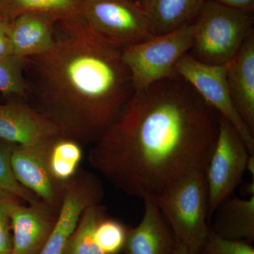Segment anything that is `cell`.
<instances>
[{"instance_id":"obj_12","label":"cell","mask_w":254,"mask_h":254,"mask_svg":"<svg viewBox=\"0 0 254 254\" xmlns=\"http://www.w3.org/2000/svg\"><path fill=\"white\" fill-rule=\"evenodd\" d=\"M58 127L21 98L0 104V138L21 145L46 144L63 136ZM64 136V135H63Z\"/></svg>"},{"instance_id":"obj_8","label":"cell","mask_w":254,"mask_h":254,"mask_svg":"<svg viewBox=\"0 0 254 254\" xmlns=\"http://www.w3.org/2000/svg\"><path fill=\"white\" fill-rule=\"evenodd\" d=\"M175 70L231 124L245 142L249 153L254 155V134L244 123L232 102L227 83V64L201 63L186 54L177 61Z\"/></svg>"},{"instance_id":"obj_25","label":"cell","mask_w":254,"mask_h":254,"mask_svg":"<svg viewBox=\"0 0 254 254\" xmlns=\"http://www.w3.org/2000/svg\"><path fill=\"white\" fill-rule=\"evenodd\" d=\"M9 217L0 209V254H12L13 240Z\"/></svg>"},{"instance_id":"obj_28","label":"cell","mask_w":254,"mask_h":254,"mask_svg":"<svg viewBox=\"0 0 254 254\" xmlns=\"http://www.w3.org/2000/svg\"><path fill=\"white\" fill-rule=\"evenodd\" d=\"M242 192H243V194L248 198L253 196L254 195V180L245 184L242 187Z\"/></svg>"},{"instance_id":"obj_13","label":"cell","mask_w":254,"mask_h":254,"mask_svg":"<svg viewBox=\"0 0 254 254\" xmlns=\"http://www.w3.org/2000/svg\"><path fill=\"white\" fill-rule=\"evenodd\" d=\"M227 83L237 113L254 134V29L227 64Z\"/></svg>"},{"instance_id":"obj_14","label":"cell","mask_w":254,"mask_h":254,"mask_svg":"<svg viewBox=\"0 0 254 254\" xmlns=\"http://www.w3.org/2000/svg\"><path fill=\"white\" fill-rule=\"evenodd\" d=\"M141 221L129 229L125 248L126 254H170L177 242L154 199L146 198Z\"/></svg>"},{"instance_id":"obj_24","label":"cell","mask_w":254,"mask_h":254,"mask_svg":"<svg viewBox=\"0 0 254 254\" xmlns=\"http://www.w3.org/2000/svg\"><path fill=\"white\" fill-rule=\"evenodd\" d=\"M198 254H254V247L252 243L246 241L222 238L210 227Z\"/></svg>"},{"instance_id":"obj_16","label":"cell","mask_w":254,"mask_h":254,"mask_svg":"<svg viewBox=\"0 0 254 254\" xmlns=\"http://www.w3.org/2000/svg\"><path fill=\"white\" fill-rule=\"evenodd\" d=\"M215 233L224 239L254 240V195L247 198L230 196L215 209L213 216Z\"/></svg>"},{"instance_id":"obj_18","label":"cell","mask_w":254,"mask_h":254,"mask_svg":"<svg viewBox=\"0 0 254 254\" xmlns=\"http://www.w3.org/2000/svg\"><path fill=\"white\" fill-rule=\"evenodd\" d=\"M82 147L77 141L63 135L50 143L47 159L55 180L66 185L76 175L83 158Z\"/></svg>"},{"instance_id":"obj_21","label":"cell","mask_w":254,"mask_h":254,"mask_svg":"<svg viewBox=\"0 0 254 254\" xmlns=\"http://www.w3.org/2000/svg\"><path fill=\"white\" fill-rule=\"evenodd\" d=\"M16 145L0 138V198H9L33 206L49 208L16 180L11 163V153Z\"/></svg>"},{"instance_id":"obj_3","label":"cell","mask_w":254,"mask_h":254,"mask_svg":"<svg viewBox=\"0 0 254 254\" xmlns=\"http://www.w3.org/2000/svg\"><path fill=\"white\" fill-rule=\"evenodd\" d=\"M154 200L177 243L198 254L210 228L205 171L189 173Z\"/></svg>"},{"instance_id":"obj_19","label":"cell","mask_w":254,"mask_h":254,"mask_svg":"<svg viewBox=\"0 0 254 254\" xmlns=\"http://www.w3.org/2000/svg\"><path fill=\"white\" fill-rule=\"evenodd\" d=\"M84 0H0V16L11 21L26 12L46 13L58 19L79 14Z\"/></svg>"},{"instance_id":"obj_27","label":"cell","mask_w":254,"mask_h":254,"mask_svg":"<svg viewBox=\"0 0 254 254\" xmlns=\"http://www.w3.org/2000/svg\"><path fill=\"white\" fill-rule=\"evenodd\" d=\"M215 2L232 9L254 12V0H213Z\"/></svg>"},{"instance_id":"obj_22","label":"cell","mask_w":254,"mask_h":254,"mask_svg":"<svg viewBox=\"0 0 254 254\" xmlns=\"http://www.w3.org/2000/svg\"><path fill=\"white\" fill-rule=\"evenodd\" d=\"M23 66L24 59L18 57L0 59V93L9 98L23 100L26 94Z\"/></svg>"},{"instance_id":"obj_20","label":"cell","mask_w":254,"mask_h":254,"mask_svg":"<svg viewBox=\"0 0 254 254\" xmlns=\"http://www.w3.org/2000/svg\"><path fill=\"white\" fill-rule=\"evenodd\" d=\"M106 216L108 214L104 205L88 207L82 213L63 254H105L95 240V230L98 223Z\"/></svg>"},{"instance_id":"obj_26","label":"cell","mask_w":254,"mask_h":254,"mask_svg":"<svg viewBox=\"0 0 254 254\" xmlns=\"http://www.w3.org/2000/svg\"><path fill=\"white\" fill-rule=\"evenodd\" d=\"M10 21L0 16V59L15 56L9 36Z\"/></svg>"},{"instance_id":"obj_15","label":"cell","mask_w":254,"mask_h":254,"mask_svg":"<svg viewBox=\"0 0 254 254\" xmlns=\"http://www.w3.org/2000/svg\"><path fill=\"white\" fill-rule=\"evenodd\" d=\"M58 20L40 12L23 13L11 20L9 36L15 56L26 59L48 51L54 43Z\"/></svg>"},{"instance_id":"obj_31","label":"cell","mask_w":254,"mask_h":254,"mask_svg":"<svg viewBox=\"0 0 254 254\" xmlns=\"http://www.w3.org/2000/svg\"><path fill=\"white\" fill-rule=\"evenodd\" d=\"M137 1H138V2H139L140 4H141L142 6H143V7H144L145 9V5H146L148 0H137Z\"/></svg>"},{"instance_id":"obj_5","label":"cell","mask_w":254,"mask_h":254,"mask_svg":"<svg viewBox=\"0 0 254 254\" xmlns=\"http://www.w3.org/2000/svg\"><path fill=\"white\" fill-rule=\"evenodd\" d=\"M193 23L122 50L135 92L164 78L177 76L175 66L190 53L193 43Z\"/></svg>"},{"instance_id":"obj_9","label":"cell","mask_w":254,"mask_h":254,"mask_svg":"<svg viewBox=\"0 0 254 254\" xmlns=\"http://www.w3.org/2000/svg\"><path fill=\"white\" fill-rule=\"evenodd\" d=\"M103 185L94 174L81 170L66 184L55 226L40 254H63L82 213L103 199Z\"/></svg>"},{"instance_id":"obj_6","label":"cell","mask_w":254,"mask_h":254,"mask_svg":"<svg viewBox=\"0 0 254 254\" xmlns=\"http://www.w3.org/2000/svg\"><path fill=\"white\" fill-rule=\"evenodd\" d=\"M79 16L97 36L119 49L155 36L144 7L137 0H84Z\"/></svg>"},{"instance_id":"obj_11","label":"cell","mask_w":254,"mask_h":254,"mask_svg":"<svg viewBox=\"0 0 254 254\" xmlns=\"http://www.w3.org/2000/svg\"><path fill=\"white\" fill-rule=\"evenodd\" d=\"M0 209L12 228V254H40L55 226L58 215L48 208L0 198Z\"/></svg>"},{"instance_id":"obj_29","label":"cell","mask_w":254,"mask_h":254,"mask_svg":"<svg viewBox=\"0 0 254 254\" xmlns=\"http://www.w3.org/2000/svg\"><path fill=\"white\" fill-rule=\"evenodd\" d=\"M170 254H195L190 252L187 247L180 243L176 244L175 248Z\"/></svg>"},{"instance_id":"obj_2","label":"cell","mask_w":254,"mask_h":254,"mask_svg":"<svg viewBox=\"0 0 254 254\" xmlns=\"http://www.w3.org/2000/svg\"><path fill=\"white\" fill-rule=\"evenodd\" d=\"M23 75V100L81 145L98 141L135 93L122 50L79 14L57 21L53 46L24 59Z\"/></svg>"},{"instance_id":"obj_17","label":"cell","mask_w":254,"mask_h":254,"mask_svg":"<svg viewBox=\"0 0 254 254\" xmlns=\"http://www.w3.org/2000/svg\"><path fill=\"white\" fill-rule=\"evenodd\" d=\"M206 1L148 0L145 10L153 34H165L193 23Z\"/></svg>"},{"instance_id":"obj_30","label":"cell","mask_w":254,"mask_h":254,"mask_svg":"<svg viewBox=\"0 0 254 254\" xmlns=\"http://www.w3.org/2000/svg\"><path fill=\"white\" fill-rule=\"evenodd\" d=\"M246 172H248L252 177V179L254 180V155H250L249 156Z\"/></svg>"},{"instance_id":"obj_23","label":"cell","mask_w":254,"mask_h":254,"mask_svg":"<svg viewBox=\"0 0 254 254\" xmlns=\"http://www.w3.org/2000/svg\"><path fill=\"white\" fill-rule=\"evenodd\" d=\"M128 230L122 222L106 216L97 225L95 240L105 254H118L125 248Z\"/></svg>"},{"instance_id":"obj_4","label":"cell","mask_w":254,"mask_h":254,"mask_svg":"<svg viewBox=\"0 0 254 254\" xmlns=\"http://www.w3.org/2000/svg\"><path fill=\"white\" fill-rule=\"evenodd\" d=\"M253 13L207 0L193 21V43L188 54L201 63L227 64L254 30Z\"/></svg>"},{"instance_id":"obj_10","label":"cell","mask_w":254,"mask_h":254,"mask_svg":"<svg viewBox=\"0 0 254 254\" xmlns=\"http://www.w3.org/2000/svg\"><path fill=\"white\" fill-rule=\"evenodd\" d=\"M50 143L37 145L16 144L11 153V163L19 183L58 215L63 204L66 185L55 180L48 168L47 158Z\"/></svg>"},{"instance_id":"obj_1","label":"cell","mask_w":254,"mask_h":254,"mask_svg":"<svg viewBox=\"0 0 254 254\" xmlns=\"http://www.w3.org/2000/svg\"><path fill=\"white\" fill-rule=\"evenodd\" d=\"M220 115L179 75L135 92L92 144L88 161L114 187L155 199L179 180L205 171Z\"/></svg>"},{"instance_id":"obj_7","label":"cell","mask_w":254,"mask_h":254,"mask_svg":"<svg viewBox=\"0 0 254 254\" xmlns=\"http://www.w3.org/2000/svg\"><path fill=\"white\" fill-rule=\"evenodd\" d=\"M250 155L238 132L220 115L218 137L205 171L209 220L217 207L232 196L242 182Z\"/></svg>"}]
</instances>
